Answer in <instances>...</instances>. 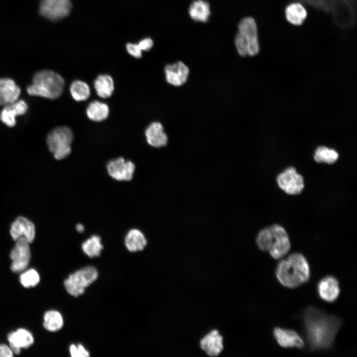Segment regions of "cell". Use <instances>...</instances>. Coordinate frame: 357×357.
Listing matches in <instances>:
<instances>
[{
    "instance_id": "obj_1",
    "label": "cell",
    "mask_w": 357,
    "mask_h": 357,
    "mask_svg": "<svg viewBox=\"0 0 357 357\" xmlns=\"http://www.w3.org/2000/svg\"><path fill=\"white\" fill-rule=\"evenodd\" d=\"M302 321L306 340L311 351L330 349L343 322L341 318L329 315L313 306L304 310Z\"/></svg>"
},
{
    "instance_id": "obj_2",
    "label": "cell",
    "mask_w": 357,
    "mask_h": 357,
    "mask_svg": "<svg viewBox=\"0 0 357 357\" xmlns=\"http://www.w3.org/2000/svg\"><path fill=\"white\" fill-rule=\"evenodd\" d=\"M330 14L334 23L343 29L354 27L357 20V0H292Z\"/></svg>"
},
{
    "instance_id": "obj_3",
    "label": "cell",
    "mask_w": 357,
    "mask_h": 357,
    "mask_svg": "<svg viewBox=\"0 0 357 357\" xmlns=\"http://www.w3.org/2000/svg\"><path fill=\"white\" fill-rule=\"evenodd\" d=\"M275 273L278 281L289 288H295L308 282L310 274L306 259L299 253H292L287 259L280 261Z\"/></svg>"
},
{
    "instance_id": "obj_4",
    "label": "cell",
    "mask_w": 357,
    "mask_h": 357,
    "mask_svg": "<svg viewBox=\"0 0 357 357\" xmlns=\"http://www.w3.org/2000/svg\"><path fill=\"white\" fill-rule=\"evenodd\" d=\"M64 85V79L59 73L42 70L34 74L33 82L27 87V91L32 96L54 99L61 95Z\"/></svg>"
},
{
    "instance_id": "obj_5",
    "label": "cell",
    "mask_w": 357,
    "mask_h": 357,
    "mask_svg": "<svg viewBox=\"0 0 357 357\" xmlns=\"http://www.w3.org/2000/svg\"><path fill=\"white\" fill-rule=\"evenodd\" d=\"M98 277L97 269L93 266H87L70 274L64 281L67 293L77 297L83 295L85 289Z\"/></svg>"
},
{
    "instance_id": "obj_6",
    "label": "cell",
    "mask_w": 357,
    "mask_h": 357,
    "mask_svg": "<svg viewBox=\"0 0 357 357\" xmlns=\"http://www.w3.org/2000/svg\"><path fill=\"white\" fill-rule=\"evenodd\" d=\"M72 140L71 130L67 126H59L53 129L48 133L47 143L55 158L61 160L70 154Z\"/></svg>"
},
{
    "instance_id": "obj_7",
    "label": "cell",
    "mask_w": 357,
    "mask_h": 357,
    "mask_svg": "<svg viewBox=\"0 0 357 357\" xmlns=\"http://www.w3.org/2000/svg\"><path fill=\"white\" fill-rule=\"evenodd\" d=\"M247 46L249 56L257 55L260 51L258 26L256 20L251 16L242 18L238 24V31Z\"/></svg>"
},
{
    "instance_id": "obj_8",
    "label": "cell",
    "mask_w": 357,
    "mask_h": 357,
    "mask_svg": "<svg viewBox=\"0 0 357 357\" xmlns=\"http://www.w3.org/2000/svg\"><path fill=\"white\" fill-rule=\"evenodd\" d=\"M15 244L10 253L12 260L10 268L14 273L24 271L27 267L31 258L30 243L24 237L15 241Z\"/></svg>"
},
{
    "instance_id": "obj_9",
    "label": "cell",
    "mask_w": 357,
    "mask_h": 357,
    "mask_svg": "<svg viewBox=\"0 0 357 357\" xmlns=\"http://www.w3.org/2000/svg\"><path fill=\"white\" fill-rule=\"evenodd\" d=\"M71 8L70 0H42L39 11L43 16L56 21L67 16Z\"/></svg>"
},
{
    "instance_id": "obj_10",
    "label": "cell",
    "mask_w": 357,
    "mask_h": 357,
    "mask_svg": "<svg viewBox=\"0 0 357 357\" xmlns=\"http://www.w3.org/2000/svg\"><path fill=\"white\" fill-rule=\"evenodd\" d=\"M277 181L281 189L288 194H298L304 188L302 177L293 167L287 168L280 173L277 177Z\"/></svg>"
},
{
    "instance_id": "obj_11",
    "label": "cell",
    "mask_w": 357,
    "mask_h": 357,
    "mask_svg": "<svg viewBox=\"0 0 357 357\" xmlns=\"http://www.w3.org/2000/svg\"><path fill=\"white\" fill-rule=\"evenodd\" d=\"M272 235L271 247L269 252L274 259H278L285 256L290 250L291 244L287 233L279 225L269 227Z\"/></svg>"
},
{
    "instance_id": "obj_12",
    "label": "cell",
    "mask_w": 357,
    "mask_h": 357,
    "mask_svg": "<svg viewBox=\"0 0 357 357\" xmlns=\"http://www.w3.org/2000/svg\"><path fill=\"white\" fill-rule=\"evenodd\" d=\"M135 165L129 160H125L122 157L110 160L107 165L109 175L118 181H128L132 179Z\"/></svg>"
},
{
    "instance_id": "obj_13",
    "label": "cell",
    "mask_w": 357,
    "mask_h": 357,
    "mask_svg": "<svg viewBox=\"0 0 357 357\" xmlns=\"http://www.w3.org/2000/svg\"><path fill=\"white\" fill-rule=\"evenodd\" d=\"M10 234L14 241L20 237H24L30 243L35 237V227L27 218L19 216L11 224Z\"/></svg>"
},
{
    "instance_id": "obj_14",
    "label": "cell",
    "mask_w": 357,
    "mask_h": 357,
    "mask_svg": "<svg viewBox=\"0 0 357 357\" xmlns=\"http://www.w3.org/2000/svg\"><path fill=\"white\" fill-rule=\"evenodd\" d=\"M317 290L319 297L328 302L335 301L340 293L339 282L332 276L322 278L318 283Z\"/></svg>"
},
{
    "instance_id": "obj_15",
    "label": "cell",
    "mask_w": 357,
    "mask_h": 357,
    "mask_svg": "<svg viewBox=\"0 0 357 357\" xmlns=\"http://www.w3.org/2000/svg\"><path fill=\"white\" fill-rule=\"evenodd\" d=\"M274 337L278 344L283 348L302 349L304 342L299 335L295 331L279 327L274 328Z\"/></svg>"
},
{
    "instance_id": "obj_16",
    "label": "cell",
    "mask_w": 357,
    "mask_h": 357,
    "mask_svg": "<svg viewBox=\"0 0 357 357\" xmlns=\"http://www.w3.org/2000/svg\"><path fill=\"white\" fill-rule=\"evenodd\" d=\"M7 339L10 349L15 355H19L22 348L26 349L32 346L34 341L32 334L22 328L9 333Z\"/></svg>"
},
{
    "instance_id": "obj_17",
    "label": "cell",
    "mask_w": 357,
    "mask_h": 357,
    "mask_svg": "<svg viewBox=\"0 0 357 357\" xmlns=\"http://www.w3.org/2000/svg\"><path fill=\"white\" fill-rule=\"evenodd\" d=\"M189 72L188 67L182 61L168 64L165 68L166 80L175 86H181L186 81Z\"/></svg>"
},
{
    "instance_id": "obj_18",
    "label": "cell",
    "mask_w": 357,
    "mask_h": 357,
    "mask_svg": "<svg viewBox=\"0 0 357 357\" xmlns=\"http://www.w3.org/2000/svg\"><path fill=\"white\" fill-rule=\"evenodd\" d=\"M27 109V104L24 101L17 100L4 106L0 113V119L7 126L12 127L16 123V117L24 115Z\"/></svg>"
},
{
    "instance_id": "obj_19",
    "label": "cell",
    "mask_w": 357,
    "mask_h": 357,
    "mask_svg": "<svg viewBox=\"0 0 357 357\" xmlns=\"http://www.w3.org/2000/svg\"><path fill=\"white\" fill-rule=\"evenodd\" d=\"M307 11L301 2L292 0L284 8L286 20L291 24L299 26L303 24L307 17Z\"/></svg>"
},
{
    "instance_id": "obj_20",
    "label": "cell",
    "mask_w": 357,
    "mask_h": 357,
    "mask_svg": "<svg viewBox=\"0 0 357 357\" xmlns=\"http://www.w3.org/2000/svg\"><path fill=\"white\" fill-rule=\"evenodd\" d=\"M201 349L210 357H217L223 350V339L218 331L214 330L200 341Z\"/></svg>"
},
{
    "instance_id": "obj_21",
    "label": "cell",
    "mask_w": 357,
    "mask_h": 357,
    "mask_svg": "<svg viewBox=\"0 0 357 357\" xmlns=\"http://www.w3.org/2000/svg\"><path fill=\"white\" fill-rule=\"evenodd\" d=\"M20 89L11 79H0V105L5 106L17 101Z\"/></svg>"
},
{
    "instance_id": "obj_22",
    "label": "cell",
    "mask_w": 357,
    "mask_h": 357,
    "mask_svg": "<svg viewBox=\"0 0 357 357\" xmlns=\"http://www.w3.org/2000/svg\"><path fill=\"white\" fill-rule=\"evenodd\" d=\"M145 136L148 144L153 147H161L167 143V136L160 122L151 123L145 130Z\"/></svg>"
},
{
    "instance_id": "obj_23",
    "label": "cell",
    "mask_w": 357,
    "mask_h": 357,
    "mask_svg": "<svg viewBox=\"0 0 357 357\" xmlns=\"http://www.w3.org/2000/svg\"><path fill=\"white\" fill-rule=\"evenodd\" d=\"M188 13L193 20L206 22L211 14L210 4L205 0H194L189 6Z\"/></svg>"
},
{
    "instance_id": "obj_24",
    "label": "cell",
    "mask_w": 357,
    "mask_h": 357,
    "mask_svg": "<svg viewBox=\"0 0 357 357\" xmlns=\"http://www.w3.org/2000/svg\"><path fill=\"white\" fill-rule=\"evenodd\" d=\"M124 244L130 252H137L144 248L147 244V240L141 231L133 229L126 234L124 238Z\"/></svg>"
},
{
    "instance_id": "obj_25",
    "label": "cell",
    "mask_w": 357,
    "mask_h": 357,
    "mask_svg": "<svg viewBox=\"0 0 357 357\" xmlns=\"http://www.w3.org/2000/svg\"><path fill=\"white\" fill-rule=\"evenodd\" d=\"M94 86L99 97L107 98L111 97L114 92V82L110 75L101 74L95 79Z\"/></svg>"
},
{
    "instance_id": "obj_26",
    "label": "cell",
    "mask_w": 357,
    "mask_h": 357,
    "mask_svg": "<svg viewBox=\"0 0 357 357\" xmlns=\"http://www.w3.org/2000/svg\"><path fill=\"white\" fill-rule=\"evenodd\" d=\"M86 114L90 119L94 121H101L108 118L109 108L108 106L103 102L94 101L87 106Z\"/></svg>"
},
{
    "instance_id": "obj_27",
    "label": "cell",
    "mask_w": 357,
    "mask_h": 357,
    "mask_svg": "<svg viewBox=\"0 0 357 357\" xmlns=\"http://www.w3.org/2000/svg\"><path fill=\"white\" fill-rule=\"evenodd\" d=\"M63 325V317L59 311L50 310L44 314L43 326L47 330L56 332L60 330Z\"/></svg>"
},
{
    "instance_id": "obj_28",
    "label": "cell",
    "mask_w": 357,
    "mask_h": 357,
    "mask_svg": "<svg viewBox=\"0 0 357 357\" xmlns=\"http://www.w3.org/2000/svg\"><path fill=\"white\" fill-rule=\"evenodd\" d=\"M81 248L87 256L94 258L100 255L103 246L101 238L98 236L93 235L82 243Z\"/></svg>"
},
{
    "instance_id": "obj_29",
    "label": "cell",
    "mask_w": 357,
    "mask_h": 357,
    "mask_svg": "<svg viewBox=\"0 0 357 357\" xmlns=\"http://www.w3.org/2000/svg\"><path fill=\"white\" fill-rule=\"evenodd\" d=\"M70 92L72 98L76 101H83L87 99L90 95V89L88 85L81 80H75L70 86Z\"/></svg>"
},
{
    "instance_id": "obj_30",
    "label": "cell",
    "mask_w": 357,
    "mask_h": 357,
    "mask_svg": "<svg viewBox=\"0 0 357 357\" xmlns=\"http://www.w3.org/2000/svg\"><path fill=\"white\" fill-rule=\"evenodd\" d=\"M338 157V153L336 150L326 146L318 147L316 149L314 155V159L316 162L329 164L334 163Z\"/></svg>"
},
{
    "instance_id": "obj_31",
    "label": "cell",
    "mask_w": 357,
    "mask_h": 357,
    "mask_svg": "<svg viewBox=\"0 0 357 357\" xmlns=\"http://www.w3.org/2000/svg\"><path fill=\"white\" fill-rule=\"evenodd\" d=\"M40 276L34 269H29L23 272L20 276V282L25 288L36 286L40 281Z\"/></svg>"
},
{
    "instance_id": "obj_32",
    "label": "cell",
    "mask_w": 357,
    "mask_h": 357,
    "mask_svg": "<svg viewBox=\"0 0 357 357\" xmlns=\"http://www.w3.org/2000/svg\"><path fill=\"white\" fill-rule=\"evenodd\" d=\"M272 233L269 227L262 230L256 238L258 247L263 251H269L272 241Z\"/></svg>"
},
{
    "instance_id": "obj_33",
    "label": "cell",
    "mask_w": 357,
    "mask_h": 357,
    "mask_svg": "<svg viewBox=\"0 0 357 357\" xmlns=\"http://www.w3.org/2000/svg\"><path fill=\"white\" fill-rule=\"evenodd\" d=\"M69 351L72 357H88L90 356L89 352L81 344H71L69 348Z\"/></svg>"
},
{
    "instance_id": "obj_34",
    "label": "cell",
    "mask_w": 357,
    "mask_h": 357,
    "mask_svg": "<svg viewBox=\"0 0 357 357\" xmlns=\"http://www.w3.org/2000/svg\"><path fill=\"white\" fill-rule=\"evenodd\" d=\"M126 48L127 52L134 58H140L142 57V51L138 44L128 43L126 44Z\"/></svg>"
},
{
    "instance_id": "obj_35",
    "label": "cell",
    "mask_w": 357,
    "mask_h": 357,
    "mask_svg": "<svg viewBox=\"0 0 357 357\" xmlns=\"http://www.w3.org/2000/svg\"><path fill=\"white\" fill-rule=\"evenodd\" d=\"M138 45L142 51H148L153 47V41L150 38H146L140 40Z\"/></svg>"
},
{
    "instance_id": "obj_36",
    "label": "cell",
    "mask_w": 357,
    "mask_h": 357,
    "mask_svg": "<svg viewBox=\"0 0 357 357\" xmlns=\"http://www.w3.org/2000/svg\"><path fill=\"white\" fill-rule=\"evenodd\" d=\"M13 353L9 346L5 344H0V357H11Z\"/></svg>"
},
{
    "instance_id": "obj_37",
    "label": "cell",
    "mask_w": 357,
    "mask_h": 357,
    "mask_svg": "<svg viewBox=\"0 0 357 357\" xmlns=\"http://www.w3.org/2000/svg\"><path fill=\"white\" fill-rule=\"evenodd\" d=\"M76 230L79 233H82L84 230V226L80 224H78L76 225Z\"/></svg>"
}]
</instances>
